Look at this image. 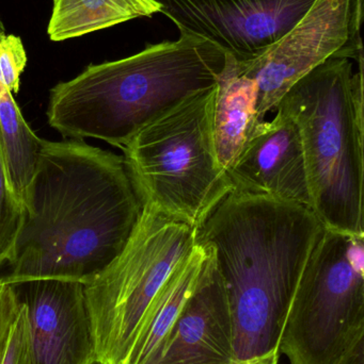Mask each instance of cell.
Instances as JSON below:
<instances>
[{
  "label": "cell",
  "mask_w": 364,
  "mask_h": 364,
  "mask_svg": "<svg viewBox=\"0 0 364 364\" xmlns=\"http://www.w3.org/2000/svg\"><path fill=\"white\" fill-rule=\"evenodd\" d=\"M43 144L44 140L32 132L12 93L4 87L0 92V153L9 184L21 203L38 168Z\"/></svg>",
  "instance_id": "2e32d148"
},
{
  "label": "cell",
  "mask_w": 364,
  "mask_h": 364,
  "mask_svg": "<svg viewBox=\"0 0 364 364\" xmlns=\"http://www.w3.org/2000/svg\"><path fill=\"white\" fill-rule=\"evenodd\" d=\"M6 28H4V23H2L1 19H0V40L6 36Z\"/></svg>",
  "instance_id": "603a6c76"
},
{
  "label": "cell",
  "mask_w": 364,
  "mask_h": 364,
  "mask_svg": "<svg viewBox=\"0 0 364 364\" xmlns=\"http://www.w3.org/2000/svg\"><path fill=\"white\" fill-rule=\"evenodd\" d=\"M339 364H364V338L344 353Z\"/></svg>",
  "instance_id": "44dd1931"
},
{
  "label": "cell",
  "mask_w": 364,
  "mask_h": 364,
  "mask_svg": "<svg viewBox=\"0 0 364 364\" xmlns=\"http://www.w3.org/2000/svg\"><path fill=\"white\" fill-rule=\"evenodd\" d=\"M13 286L26 310L33 364H98L85 284L38 279Z\"/></svg>",
  "instance_id": "30bf717a"
},
{
  "label": "cell",
  "mask_w": 364,
  "mask_h": 364,
  "mask_svg": "<svg viewBox=\"0 0 364 364\" xmlns=\"http://www.w3.org/2000/svg\"><path fill=\"white\" fill-rule=\"evenodd\" d=\"M280 353L276 350L269 354L248 360L236 361L234 364H279Z\"/></svg>",
  "instance_id": "7402d4cb"
},
{
  "label": "cell",
  "mask_w": 364,
  "mask_h": 364,
  "mask_svg": "<svg viewBox=\"0 0 364 364\" xmlns=\"http://www.w3.org/2000/svg\"><path fill=\"white\" fill-rule=\"evenodd\" d=\"M196 228L143 205L121 254L85 284L98 364H123L154 297L196 244Z\"/></svg>",
  "instance_id": "8992f818"
},
{
  "label": "cell",
  "mask_w": 364,
  "mask_h": 364,
  "mask_svg": "<svg viewBox=\"0 0 364 364\" xmlns=\"http://www.w3.org/2000/svg\"><path fill=\"white\" fill-rule=\"evenodd\" d=\"M160 11L156 0H53L47 34L63 42Z\"/></svg>",
  "instance_id": "9a60e30c"
},
{
  "label": "cell",
  "mask_w": 364,
  "mask_h": 364,
  "mask_svg": "<svg viewBox=\"0 0 364 364\" xmlns=\"http://www.w3.org/2000/svg\"><path fill=\"white\" fill-rule=\"evenodd\" d=\"M2 284L1 280H0V284Z\"/></svg>",
  "instance_id": "d4e9b609"
},
{
  "label": "cell",
  "mask_w": 364,
  "mask_h": 364,
  "mask_svg": "<svg viewBox=\"0 0 364 364\" xmlns=\"http://www.w3.org/2000/svg\"><path fill=\"white\" fill-rule=\"evenodd\" d=\"M258 83L243 74L236 60L226 55V65L216 85L213 136L216 156L224 171L241 153L254 126L262 122L256 112Z\"/></svg>",
  "instance_id": "5bb4252c"
},
{
  "label": "cell",
  "mask_w": 364,
  "mask_h": 364,
  "mask_svg": "<svg viewBox=\"0 0 364 364\" xmlns=\"http://www.w3.org/2000/svg\"><path fill=\"white\" fill-rule=\"evenodd\" d=\"M360 60L331 57L295 83L275 111L298 128L318 220L364 237L363 64L355 70Z\"/></svg>",
  "instance_id": "277c9868"
},
{
  "label": "cell",
  "mask_w": 364,
  "mask_h": 364,
  "mask_svg": "<svg viewBox=\"0 0 364 364\" xmlns=\"http://www.w3.org/2000/svg\"><path fill=\"white\" fill-rule=\"evenodd\" d=\"M203 246V245H202ZM194 292L151 364H234L228 296L211 250Z\"/></svg>",
  "instance_id": "7c38bea8"
},
{
  "label": "cell",
  "mask_w": 364,
  "mask_h": 364,
  "mask_svg": "<svg viewBox=\"0 0 364 364\" xmlns=\"http://www.w3.org/2000/svg\"><path fill=\"white\" fill-rule=\"evenodd\" d=\"M180 36L207 41L249 61L264 53L307 12L314 0H156Z\"/></svg>",
  "instance_id": "9c48e42d"
},
{
  "label": "cell",
  "mask_w": 364,
  "mask_h": 364,
  "mask_svg": "<svg viewBox=\"0 0 364 364\" xmlns=\"http://www.w3.org/2000/svg\"><path fill=\"white\" fill-rule=\"evenodd\" d=\"M324 225L313 210L232 191L197 228L226 289L235 361L278 350L297 284Z\"/></svg>",
  "instance_id": "7a4b0ae2"
},
{
  "label": "cell",
  "mask_w": 364,
  "mask_h": 364,
  "mask_svg": "<svg viewBox=\"0 0 364 364\" xmlns=\"http://www.w3.org/2000/svg\"><path fill=\"white\" fill-rule=\"evenodd\" d=\"M364 338V237L325 228L288 308L278 350L290 364H339Z\"/></svg>",
  "instance_id": "52a82bcc"
},
{
  "label": "cell",
  "mask_w": 364,
  "mask_h": 364,
  "mask_svg": "<svg viewBox=\"0 0 364 364\" xmlns=\"http://www.w3.org/2000/svg\"><path fill=\"white\" fill-rule=\"evenodd\" d=\"M224 65V51L194 36L149 44L58 83L47 119L64 138L98 139L122 149L190 96L215 87Z\"/></svg>",
  "instance_id": "3957f363"
},
{
  "label": "cell",
  "mask_w": 364,
  "mask_h": 364,
  "mask_svg": "<svg viewBox=\"0 0 364 364\" xmlns=\"http://www.w3.org/2000/svg\"><path fill=\"white\" fill-rule=\"evenodd\" d=\"M23 203L6 178L0 153V267L8 262L23 223Z\"/></svg>",
  "instance_id": "e0dca14e"
},
{
  "label": "cell",
  "mask_w": 364,
  "mask_h": 364,
  "mask_svg": "<svg viewBox=\"0 0 364 364\" xmlns=\"http://www.w3.org/2000/svg\"><path fill=\"white\" fill-rule=\"evenodd\" d=\"M215 94H194L121 149L142 205L196 229L232 192L214 145Z\"/></svg>",
  "instance_id": "5b68a950"
},
{
  "label": "cell",
  "mask_w": 364,
  "mask_h": 364,
  "mask_svg": "<svg viewBox=\"0 0 364 364\" xmlns=\"http://www.w3.org/2000/svg\"><path fill=\"white\" fill-rule=\"evenodd\" d=\"M0 364H33L29 326L23 304L11 328L6 350Z\"/></svg>",
  "instance_id": "d6986e66"
},
{
  "label": "cell",
  "mask_w": 364,
  "mask_h": 364,
  "mask_svg": "<svg viewBox=\"0 0 364 364\" xmlns=\"http://www.w3.org/2000/svg\"><path fill=\"white\" fill-rule=\"evenodd\" d=\"M207 250L194 244L162 284L145 312L138 335L123 364H151L162 350L202 273Z\"/></svg>",
  "instance_id": "4fadbf2b"
},
{
  "label": "cell",
  "mask_w": 364,
  "mask_h": 364,
  "mask_svg": "<svg viewBox=\"0 0 364 364\" xmlns=\"http://www.w3.org/2000/svg\"><path fill=\"white\" fill-rule=\"evenodd\" d=\"M21 305L14 286L2 282L0 284V363Z\"/></svg>",
  "instance_id": "ffe728a7"
},
{
  "label": "cell",
  "mask_w": 364,
  "mask_h": 364,
  "mask_svg": "<svg viewBox=\"0 0 364 364\" xmlns=\"http://www.w3.org/2000/svg\"><path fill=\"white\" fill-rule=\"evenodd\" d=\"M28 58L21 38L6 34L0 40V82L11 93H19Z\"/></svg>",
  "instance_id": "ac0fdd59"
},
{
  "label": "cell",
  "mask_w": 364,
  "mask_h": 364,
  "mask_svg": "<svg viewBox=\"0 0 364 364\" xmlns=\"http://www.w3.org/2000/svg\"><path fill=\"white\" fill-rule=\"evenodd\" d=\"M275 112L271 121L254 126L227 176L235 192L273 197L312 209L298 128L284 111Z\"/></svg>",
  "instance_id": "8fae6325"
},
{
  "label": "cell",
  "mask_w": 364,
  "mask_h": 364,
  "mask_svg": "<svg viewBox=\"0 0 364 364\" xmlns=\"http://www.w3.org/2000/svg\"><path fill=\"white\" fill-rule=\"evenodd\" d=\"M363 0H314L297 23L260 57L236 61L258 83L260 121L274 112L288 90L335 55L363 59Z\"/></svg>",
  "instance_id": "ba28073f"
},
{
  "label": "cell",
  "mask_w": 364,
  "mask_h": 364,
  "mask_svg": "<svg viewBox=\"0 0 364 364\" xmlns=\"http://www.w3.org/2000/svg\"><path fill=\"white\" fill-rule=\"evenodd\" d=\"M2 90H4V85H2L1 82H0V92H1Z\"/></svg>",
  "instance_id": "cb8c5ba5"
},
{
  "label": "cell",
  "mask_w": 364,
  "mask_h": 364,
  "mask_svg": "<svg viewBox=\"0 0 364 364\" xmlns=\"http://www.w3.org/2000/svg\"><path fill=\"white\" fill-rule=\"evenodd\" d=\"M142 208L123 157L81 140H44L0 280L89 284L121 254Z\"/></svg>",
  "instance_id": "6da1fadb"
}]
</instances>
